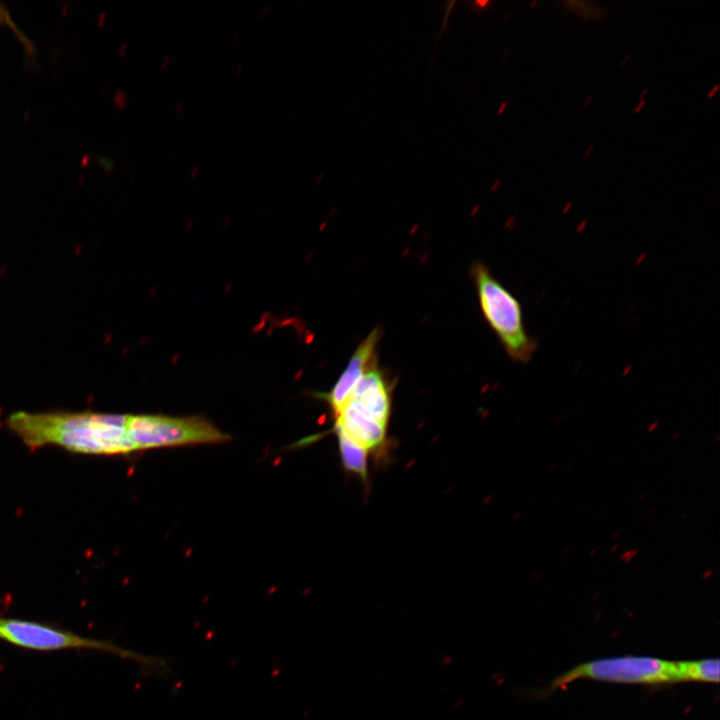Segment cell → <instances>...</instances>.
I'll list each match as a JSON object with an SVG mask.
<instances>
[{"mask_svg":"<svg viewBox=\"0 0 720 720\" xmlns=\"http://www.w3.org/2000/svg\"><path fill=\"white\" fill-rule=\"evenodd\" d=\"M169 63H170V55H165L161 59L160 66L162 69H165L168 67Z\"/></svg>","mask_w":720,"mask_h":720,"instance_id":"13","label":"cell"},{"mask_svg":"<svg viewBox=\"0 0 720 720\" xmlns=\"http://www.w3.org/2000/svg\"><path fill=\"white\" fill-rule=\"evenodd\" d=\"M243 63L239 62L235 68V75H239L243 69Z\"/></svg>","mask_w":720,"mask_h":720,"instance_id":"16","label":"cell"},{"mask_svg":"<svg viewBox=\"0 0 720 720\" xmlns=\"http://www.w3.org/2000/svg\"><path fill=\"white\" fill-rule=\"evenodd\" d=\"M618 548H619V544L616 543L610 548V552L611 553L616 552L618 550Z\"/></svg>","mask_w":720,"mask_h":720,"instance_id":"19","label":"cell"},{"mask_svg":"<svg viewBox=\"0 0 720 720\" xmlns=\"http://www.w3.org/2000/svg\"><path fill=\"white\" fill-rule=\"evenodd\" d=\"M268 10H269V7H268L267 5L264 6V7L261 9V12H260V14H259V15H260V18L265 17L266 14H267V12H268Z\"/></svg>","mask_w":720,"mask_h":720,"instance_id":"17","label":"cell"},{"mask_svg":"<svg viewBox=\"0 0 720 720\" xmlns=\"http://www.w3.org/2000/svg\"><path fill=\"white\" fill-rule=\"evenodd\" d=\"M348 400L357 402L380 423L388 425L392 408L391 386L376 364L362 376Z\"/></svg>","mask_w":720,"mask_h":720,"instance_id":"8","label":"cell"},{"mask_svg":"<svg viewBox=\"0 0 720 720\" xmlns=\"http://www.w3.org/2000/svg\"><path fill=\"white\" fill-rule=\"evenodd\" d=\"M239 36H240V34L238 32H236L232 37V43H235L238 40Z\"/></svg>","mask_w":720,"mask_h":720,"instance_id":"20","label":"cell"},{"mask_svg":"<svg viewBox=\"0 0 720 720\" xmlns=\"http://www.w3.org/2000/svg\"><path fill=\"white\" fill-rule=\"evenodd\" d=\"M596 552H597V548L591 549V550L589 551V556H590V557H591V556H594V555L596 554Z\"/></svg>","mask_w":720,"mask_h":720,"instance_id":"21","label":"cell"},{"mask_svg":"<svg viewBox=\"0 0 720 720\" xmlns=\"http://www.w3.org/2000/svg\"><path fill=\"white\" fill-rule=\"evenodd\" d=\"M687 516H688V513H687V512H683V514L680 516V518H681V519H684V518L687 517Z\"/></svg>","mask_w":720,"mask_h":720,"instance_id":"28","label":"cell"},{"mask_svg":"<svg viewBox=\"0 0 720 720\" xmlns=\"http://www.w3.org/2000/svg\"><path fill=\"white\" fill-rule=\"evenodd\" d=\"M198 173H199V167H198V166H194V167L192 168L191 172H190V177H191V178H195Z\"/></svg>","mask_w":720,"mask_h":720,"instance_id":"15","label":"cell"},{"mask_svg":"<svg viewBox=\"0 0 720 720\" xmlns=\"http://www.w3.org/2000/svg\"><path fill=\"white\" fill-rule=\"evenodd\" d=\"M554 468H555V464H551V465L549 466V468L547 469V473H551V471H553Z\"/></svg>","mask_w":720,"mask_h":720,"instance_id":"25","label":"cell"},{"mask_svg":"<svg viewBox=\"0 0 720 720\" xmlns=\"http://www.w3.org/2000/svg\"><path fill=\"white\" fill-rule=\"evenodd\" d=\"M380 337V329H373L358 345L331 390L319 394V397L327 402L334 414L346 403L362 376L376 364V347Z\"/></svg>","mask_w":720,"mask_h":720,"instance_id":"6","label":"cell"},{"mask_svg":"<svg viewBox=\"0 0 720 720\" xmlns=\"http://www.w3.org/2000/svg\"><path fill=\"white\" fill-rule=\"evenodd\" d=\"M639 553L638 548L628 549L619 556V561L629 563Z\"/></svg>","mask_w":720,"mask_h":720,"instance_id":"11","label":"cell"},{"mask_svg":"<svg viewBox=\"0 0 720 720\" xmlns=\"http://www.w3.org/2000/svg\"><path fill=\"white\" fill-rule=\"evenodd\" d=\"M579 679L643 685L679 682L677 661L628 655L591 660L574 666L556 677L549 689H559Z\"/></svg>","mask_w":720,"mask_h":720,"instance_id":"4","label":"cell"},{"mask_svg":"<svg viewBox=\"0 0 720 720\" xmlns=\"http://www.w3.org/2000/svg\"><path fill=\"white\" fill-rule=\"evenodd\" d=\"M646 498V493H641L638 497L639 501H643Z\"/></svg>","mask_w":720,"mask_h":720,"instance_id":"22","label":"cell"},{"mask_svg":"<svg viewBox=\"0 0 720 720\" xmlns=\"http://www.w3.org/2000/svg\"><path fill=\"white\" fill-rule=\"evenodd\" d=\"M569 551H570V547H569V546H566V547L563 549L562 552L565 554V553H567V552H569Z\"/></svg>","mask_w":720,"mask_h":720,"instance_id":"27","label":"cell"},{"mask_svg":"<svg viewBox=\"0 0 720 720\" xmlns=\"http://www.w3.org/2000/svg\"><path fill=\"white\" fill-rule=\"evenodd\" d=\"M572 465H573V464L570 463L569 466H567V470H570V468L572 467Z\"/></svg>","mask_w":720,"mask_h":720,"instance_id":"29","label":"cell"},{"mask_svg":"<svg viewBox=\"0 0 720 720\" xmlns=\"http://www.w3.org/2000/svg\"><path fill=\"white\" fill-rule=\"evenodd\" d=\"M128 414L27 412L11 414L7 424L28 447L57 445L75 453L121 455L135 451L127 431Z\"/></svg>","mask_w":720,"mask_h":720,"instance_id":"1","label":"cell"},{"mask_svg":"<svg viewBox=\"0 0 720 720\" xmlns=\"http://www.w3.org/2000/svg\"><path fill=\"white\" fill-rule=\"evenodd\" d=\"M678 679L682 681L718 683L719 660L717 658L677 661Z\"/></svg>","mask_w":720,"mask_h":720,"instance_id":"10","label":"cell"},{"mask_svg":"<svg viewBox=\"0 0 720 720\" xmlns=\"http://www.w3.org/2000/svg\"><path fill=\"white\" fill-rule=\"evenodd\" d=\"M334 432L347 436L369 451L383 448L387 426L380 423L366 409L353 400H348L334 414Z\"/></svg>","mask_w":720,"mask_h":720,"instance_id":"7","label":"cell"},{"mask_svg":"<svg viewBox=\"0 0 720 720\" xmlns=\"http://www.w3.org/2000/svg\"><path fill=\"white\" fill-rule=\"evenodd\" d=\"M342 464L346 471L360 477L362 481L368 480V454L369 450L347 436L336 433Z\"/></svg>","mask_w":720,"mask_h":720,"instance_id":"9","label":"cell"},{"mask_svg":"<svg viewBox=\"0 0 720 720\" xmlns=\"http://www.w3.org/2000/svg\"><path fill=\"white\" fill-rule=\"evenodd\" d=\"M115 102L119 108H123L126 105V95L123 91H118L115 95Z\"/></svg>","mask_w":720,"mask_h":720,"instance_id":"12","label":"cell"},{"mask_svg":"<svg viewBox=\"0 0 720 720\" xmlns=\"http://www.w3.org/2000/svg\"><path fill=\"white\" fill-rule=\"evenodd\" d=\"M0 639L30 650H94L137 661L144 668L158 670L165 666L158 658L143 656L106 640L85 637L36 621L0 617Z\"/></svg>","mask_w":720,"mask_h":720,"instance_id":"3","label":"cell"},{"mask_svg":"<svg viewBox=\"0 0 720 720\" xmlns=\"http://www.w3.org/2000/svg\"><path fill=\"white\" fill-rule=\"evenodd\" d=\"M127 431L135 451L190 444L220 443L230 437L199 416L131 415Z\"/></svg>","mask_w":720,"mask_h":720,"instance_id":"5","label":"cell"},{"mask_svg":"<svg viewBox=\"0 0 720 720\" xmlns=\"http://www.w3.org/2000/svg\"><path fill=\"white\" fill-rule=\"evenodd\" d=\"M711 574H713V570L709 569V570H707L705 573L702 574V578H707V577H709Z\"/></svg>","mask_w":720,"mask_h":720,"instance_id":"18","label":"cell"},{"mask_svg":"<svg viewBox=\"0 0 720 720\" xmlns=\"http://www.w3.org/2000/svg\"><path fill=\"white\" fill-rule=\"evenodd\" d=\"M678 437H679V434L676 433L675 435L671 436L670 441H673V442H674V441L677 440Z\"/></svg>","mask_w":720,"mask_h":720,"instance_id":"24","label":"cell"},{"mask_svg":"<svg viewBox=\"0 0 720 720\" xmlns=\"http://www.w3.org/2000/svg\"><path fill=\"white\" fill-rule=\"evenodd\" d=\"M619 535H620V531L617 530V531H615V532L612 534V538H613V539H616Z\"/></svg>","mask_w":720,"mask_h":720,"instance_id":"23","label":"cell"},{"mask_svg":"<svg viewBox=\"0 0 720 720\" xmlns=\"http://www.w3.org/2000/svg\"><path fill=\"white\" fill-rule=\"evenodd\" d=\"M471 274L482 314L506 354L516 362L528 363L537 342L526 330L520 302L482 262L473 263Z\"/></svg>","mask_w":720,"mask_h":720,"instance_id":"2","label":"cell"},{"mask_svg":"<svg viewBox=\"0 0 720 720\" xmlns=\"http://www.w3.org/2000/svg\"><path fill=\"white\" fill-rule=\"evenodd\" d=\"M182 109H183V101L179 100V101L175 104L174 112H175L176 114H178V113L181 112Z\"/></svg>","mask_w":720,"mask_h":720,"instance_id":"14","label":"cell"},{"mask_svg":"<svg viewBox=\"0 0 720 720\" xmlns=\"http://www.w3.org/2000/svg\"><path fill=\"white\" fill-rule=\"evenodd\" d=\"M652 511H653V509H652V508H649V509L645 510V513H644V514H645V515H650V514L652 513Z\"/></svg>","mask_w":720,"mask_h":720,"instance_id":"26","label":"cell"}]
</instances>
